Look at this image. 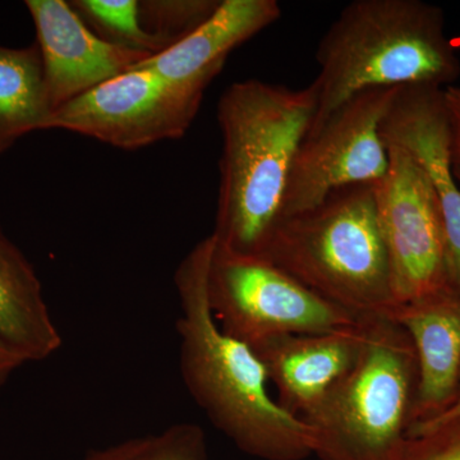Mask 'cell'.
I'll use <instances>...</instances> for the list:
<instances>
[{
  "mask_svg": "<svg viewBox=\"0 0 460 460\" xmlns=\"http://www.w3.org/2000/svg\"><path fill=\"white\" fill-rule=\"evenodd\" d=\"M69 4L89 29L109 44L150 57L174 45L142 26L137 0H74Z\"/></svg>",
  "mask_w": 460,
  "mask_h": 460,
  "instance_id": "obj_17",
  "label": "cell"
},
{
  "mask_svg": "<svg viewBox=\"0 0 460 460\" xmlns=\"http://www.w3.org/2000/svg\"><path fill=\"white\" fill-rule=\"evenodd\" d=\"M263 260L354 316L392 317L399 307L376 208V184L330 193L283 217Z\"/></svg>",
  "mask_w": 460,
  "mask_h": 460,
  "instance_id": "obj_4",
  "label": "cell"
},
{
  "mask_svg": "<svg viewBox=\"0 0 460 460\" xmlns=\"http://www.w3.org/2000/svg\"><path fill=\"white\" fill-rule=\"evenodd\" d=\"M316 109L313 84L290 89L250 78L223 93L217 105L220 189L211 234L217 250L262 259Z\"/></svg>",
  "mask_w": 460,
  "mask_h": 460,
  "instance_id": "obj_1",
  "label": "cell"
},
{
  "mask_svg": "<svg viewBox=\"0 0 460 460\" xmlns=\"http://www.w3.org/2000/svg\"><path fill=\"white\" fill-rule=\"evenodd\" d=\"M390 319L405 330L416 352V425L441 413L458 393L460 298L443 296L399 305Z\"/></svg>",
  "mask_w": 460,
  "mask_h": 460,
  "instance_id": "obj_14",
  "label": "cell"
},
{
  "mask_svg": "<svg viewBox=\"0 0 460 460\" xmlns=\"http://www.w3.org/2000/svg\"><path fill=\"white\" fill-rule=\"evenodd\" d=\"M22 365H25V362L17 354L0 343V385H3L9 376Z\"/></svg>",
  "mask_w": 460,
  "mask_h": 460,
  "instance_id": "obj_23",
  "label": "cell"
},
{
  "mask_svg": "<svg viewBox=\"0 0 460 460\" xmlns=\"http://www.w3.org/2000/svg\"><path fill=\"white\" fill-rule=\"evenodd\" d=\"M208 296L217 325L252 349L284 335L337 332L359 321L271 262L229 255L215 243Z\"/></svg>",
  "mask_w": 460,
  "mask_h": 460,
  "instance_id": "obj_6",
  "label": "cell"
},
{
  "mask_svg": "<svg viewBox=\"0 0 460 460\" xmlns=\"http://www.w3.org/2000/svg\"><path fill=\"white\" fill-rule=\"evenodd\" d=\"M0 343L25 363L44 361L62 347L35 269L2 228Z\"/></svg>",
  "mask_w": 460,
  "mask_h": 460,
  "instance_id": "obj_15",
  "label": "cell"
},
{
  "mask_svg": "<svg viewBox=\"0 0 460 460\" xmlns=\"http://www.w3.org/2000/svg\"><path fill=\"white\" fill-rule=\"evenodd\" d=\"M53 111L150 56L100 39L65 0H27Z\"/></svg>",
  "mask_w": 460,
  "mask_h": 460,
  "instance_id": "obj_11",
  "label": "cell"
},
{
  "mask_svg": "<svg viewBox=\"0 0 460 460\" xmlns=\"http://www.w3.org/2000/svg\"><path fill=\"white\" fill-rule=\"evenodd\" d=\"M219 0H153L140 2L142 26L175 44L199 29L219 8Z\"/></svg>",
  "mask_w": 460,
  "mask_h": 460,
  "instance_id": "obj_19",
  "label": "cell"
},
{
  "mask_svg": "<svg viewBox=\"0 0 460 460\" xmlns=\"http://www.w3.org/2000/svg\"><path fill=\"white\" fill-rule=\"evenodd\" d=\"M313 84L310 132L357 93L405 86H453L459 58L443 9L420 0H354L323 36Z\"/></svg>",
  "mask_w": 460,
  "mask_h": 460,
  "instance_id": "obj_3",
  "label": "cell"
},
{
  "mask_svg": "<svg viewBox=\"0 0 460 460\" xmlns=\"http://www.w3.org/2000/svg\"><path fill=\"white\" fill-rule=\"evenodd\" d=\"M398 89L362 91L308 132L293 162L280 219L314 208L343 187L385 178L389 151L380 126Z\"/></svg>",
  "mask_w": 460,
  "mask_h": 460,
  "instance_id": "obj_8",
  "label": "cell"
},
{
  "mask_svg": "<svg viewBox=\"0 0 460 460\" xmlns=\"http://www.w3.org/2000/svg\"><path fill=\"white\" fill-rule=\"evenodd\" d=\"M380 133L386 147L410 157L434 192L443 220L450 290L460 298V183L454 172L444 89L399 87L384 115Z\"/></svg>",
  "mask_w": 460,
  "mask_h": 460,
  "instance_id": "obj_10",
  "label": "cell"
},
{
  "mask_svg": "<svg viewBox=\"0 0 460 460\" xmlns=\"http://www.w3.org/2000/svg\"><path fill=\"white\" fill-rule=\"evenodd\" d=\"M444 99L447 115H449L450 132H452L454 172L460 183V87H445Z\"/></svg>",
  "mask_w": 460,
  "mask_h": 460,
  "instance_id": "obj_21",
  "label": "cell"
},
{
  "mask_svg": "<svg viewBox=\"0 0 460 460\" xmlns=\"http://www.w3.org/2000/svg\"><path fill=\"white\" fill-rule=\"evenodd\" d=\"M386 148L389 169L376 184V208L396 304L454 296L447 278L443 220L434 192L410 157L394 147Z\"/></svg>",
  "mask_w": 460,
  "mask_h": 460,
  "instance_id": "obj_9",
  "label": "cell"
},
{
  "mask_svg": "<svg viewBox=\"0 0 460 460\" xmlns=\"http://www.w3.org/2000/svg\"><path fill=\"white\" fill-rule=\"evenodd\" d=\"M205 91L132 66L56 109L45 129L80 133L123 150L177 140L195 120Z\"/></svg>",
  "mask_w": 460,
  "mask_h": 460,
  "instance_id": "obj_7",
  "label": "cell"
},
{
  "mask_svg": "<svg viewBox=\"0 0 460 460\" xmlns=\"http://www.w3.org/2000/svg\"><path fill=\"white\" fill-rule=\"evenodd\" d=\"M213 252L208 235L175 271L180 367L187 390L215 428L247 452L278 458L313 450L311 429L272 398L252 348L217 325L208 296Z\"/></svg>",
  "mask_w": 460,
  "mask_h": 460,
  "instance_id": "obj_2",
  "label": "cell"
},
{
  "mask_svg": "<svg viewBox=\"0 0 460 460\" xmlns=\"http://www.w3.org/2000/svg\"><path fill=\"white\" fill-rule=\"evenodd\" d=\"M363 341L358 323L337 332L284 335L253 348L269 381L278 389V402L288 413L304 419L353 367Z\"/></svg>",
  "mask_w": 460,
  "mask_h": 460,
  "instance_id": "obj_12",
  "label": "cell"
},
{
  "mask_svg": "<svg viewBox=\"0 0 460 460\" xmlns=\"http://www.w3.org/2000/svg\"><path fill=\"white\" fill-rule=\"evenodd\" d=\"M456 420H460V383L458 393H456L454 401L438 416L423 420V422L416 423L411 428V436L426 434V432L434 431V429L443 428V426L456 422Z\"/></svg>",
  "mask_w": 460,
  "mask_h": 460,
  "instance_id": "obj_22",
  "label": "cell"
},
{
  "mask_svg": "<svg viewBox=\"0 0 460 460\" xmlns=\"http://www.w3.org/2000/svg\"><path fill=\"white\" fill-rule=\"evenodd\" d=\"M280 16L277 0H223L195 31L133 66L151 69L171 83L208 89L229 54Z\"/></svg>",
  "mask_w": 460,
  "mask_h": 460,
  "instance_id": "obj_13",
  "label": "cell"
},
{
  "mask_svg": "<svg viewBox=\"0 0 460 460\" xmlns=\"http://www.w3.org/2000/svg\"><path fill=\"white\" fill-rule=\"evenodd\" d=\"M361 317L358 358L302 420L332 459L394 460L416 422V352L394 320Z\"/></svg>",
  "mask_w": 460,
  "mask_h": 460,
  "instance_id": "obj_5",
  "label": "cell"
},
{
  "mask_svg": "<svg viewBox=\"0 0 460 460\" xmlns=\"http://www.w3.org/2000/svg\"><path fill=\"white\" fill-rule=\"evenodd\" d=\"M53 111L38 44L0 45V155L27 133L45 129Z\"/></svg>",
  "mask_w": 460,
  "mask_h": 460,
  "instance_id": "obj_16",
  "label": "cell"
},
{
  "mask_svg": "<svg viewBox=\"0 0 460 460\" xmlns=\"http://www.w3.org/2000/svg\"><path fill=\"white\" fill-rule=\"evenodd\" d=\"M75 460H208L204 431L192 423L90 450Z\"/></svg>",
  "mask_w": 460,
  "mask_h": 460,
  "instance_id": "obj_18",
  "label": "cell"
},
{
  "mask_svg": "<svg viewBox=\"0 0 460 460\" xmlns=\"http://www.w3.org/2000/svg\"><path fill=\"white\" fill-rule=\"evenodd\" d=\"M394 460H460V420L443 428L414 435Z\"/></svg>",
  "mask_w": 460,
  "mask_h": 460,
  "instance_id": "obj_20",
  "label": "cell"
}]
</instances>
